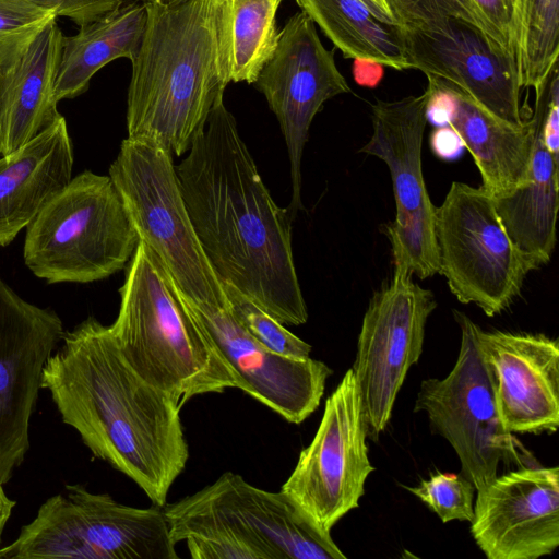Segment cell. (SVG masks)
<instances>
[{"mask_svg": "<svg viewBox=\"0 0 559 559\" xmlns=\"http://www.w3.org/2000/svg\"><path fill=\"white\" fill-rule=\"evenodd\" d=\"M139 237L109 176H75L27 226L26 266L48 283H91L122 270Z\"/></svg>", "mask_w": 559, "mask_h": 559, "instance_id": "6", "label": "cell"}, {"mask_svg": "<svg viewBox=\"0 0 559 559\" xmlns=\"http://www.w3.org/2000/svg\"><path fill=\"white\" fill-rule=\"evenodd\" d=\"M405 488L427 504L443 523L473 520L476 489L462 473L436 471L418 486Z\"/></svg>", "mask_w": 559, "mask_h": 559, "instance_id": "30", "label": "cell"}, {"mask_svg": "<svg viewBox=\"0 0 559 559\" xmlns=\"http://www.w3.org/2000/svg\"><path fill=\"white\" fill-rule=\"evenodd\" d=\"M163 509L126 506L67 485L48 498L0 559H177Z\"/></svg>", "mask_w": 559, "mask_h": 559, "instance_id": "8", "label": "cell"}, {"mask_svg": "<svg viewBox=\"0 0 559 559\" xmlns=\"http://www.w3.org/2000/svg\"><path fill=\"white\" fill-rule=\"evenodd\" d=\"M132 63L129 139L188 152L230 79L227 0H152Z\"/></svg>", "mask_w": 559, "mask_h": 559, "instance_id": "3", "label": "cell"}, {"mask_svg": "<svg viewBox=\"0 0 559 559\" xmlns=\"http://www.w3.org/2000/svg\"><path fill=\"white\" fill-rule=\"evenodd\" d=\"M15 501L8 497L3 490V485L0 484V547L2 544V535L4 527L11 518L12 511L15 507Z\"/></svg>", "mask_w": 559, "mask_h": 559, "instance_id": "37", "label": "cell"}, {"mask_svg": "<svg viewBox=\"0 0 559 559\" xmlns=\"http://www.w3.org/2000/svg\"><path fill=\"white\" fill-rule=\"evenodd\" d=\"M295 1L345 58L408 69L396 25L378 21L361 0Z\"/></svg>", "mask_w": 559, "mask_h": 559, "instance_id": "25", "label": "cell"}, {"mask_svg": "<svg viewBox=\"0 0 559 559\" xmlns=\"http://www.w3.org/2000/svg\"><path fill=\"white\" fill-rule=\"evenodd\" d=\"M64 335L60 317L21 298L0 278V484L29 449L44 368Z\"/></svg>", "mask_w": 559, "mask_h": 559, "instance_id": "15", "label": "cell"}, {"mask_svg": "<svg viewBox=\"0 0 559 559\" xmlns=\"http://www.w3.org/2000/svg\"><path fill=\"white\" fill-rule=\"evenodd\" d=\"M64 35L56 19L17 62L0 72V154H9L51 126L57 110L55 84Z\"/></svg>", "mask_w": 559, "mask_h": 559, "instance_id": "21", "label": "cell"}, {"mask_svg": "<svg viewBox=\"0 0 559 559\" xmlns=\"http://www.w3.org/2000/svg\"><path fill=\"white\" fill-rule=\"evenodd\" d=\"M499 47L507 53L514 56L512 44V21L515 0H473Z\"/></svg>", "mask_w": 559, "mask_h": 559, "instance_id": "32", "label": "cell"}, {"mask_svg": "<svg viewBox=\"0 0 559 559\" xmlns=\"http://www.w3.org/2000/svg\"><path fill=\"white\" fill-rule=\"evenodd\" d=\"M503 428L555 433L559 426V342L544 334L476 330Z\"/></svg>", "mask_w": 559, "mask_h": 559, "instance_id": "19", "label": "cell"}, {"mask_svg": "<svg viewBox=\"0 0 559 559\" xmlns=\"http://www.w3.org/2000/svg\"><path fill=\"white\" fill-rule=\"evenodd\" d=\"M365 5L369 9L371 14L380 22L396 25L394 17L392 16L384 0H361Z\"/></svg>", "mask_w": 559, "mask_h": 559, "instance_id": "36", "label": "cell"}, {"mask_svg": "<svg viewBox=\"0 0 559 559\" xmlns=\"http://www.w3.org/2000/svg\"><path fill=\"white\" fill-rule=\"evenodd\" d=\"M453 314L461 330L456 362L445 378L421 381L414 412L425 413L431 431L451 444L461 473L477 492L499 475L502 464L535 466V460L501 424L492 373L477 342L478 325L463 312Z\"/></svg>", "mask_w": 559, "mask_h": 559, "instance_id": "9", "label": "cell"}, {"mask_svg": "<svg viewBox=\"0 0 559 559\" xmlns=\"http://www.w3.org/2000/svg\"><path fill=\"white\" fill-rule=\"evenodd\" d=\"M175 168L193 228L219 282L283 324L306 323L292 247L294 219L270 194L223 97Z\"/></svg>", "mask_w": 559, "mask_h": 559, "instance_id": "1", "label": "cell"}, {"mask_svg": "<svg viewBox=\"0 0 559 559\" xmlns=\"http://www.w3.org/2000/svg\"><path fill=\"white\" fill-rule=\"evenodd\" d=\"M283 0H227L231 82H255L272 57L280 31L276 13Z\"/></svg>", "mask_w": 559, "mask_h": 559, "instance_id": "26", "label": "cell"}, {"mask_svg": "<svg viewBox=\"0 0 559 559\" xmlns=\"http://www.w3.org/2000/svg\"><path fill=\"white\" fill-rule=\"evenodd\" d=\"M396 25L421 27L460 20L479 28L497 46L491 29L473 0H384ZM507 53V52H506ZM509 55V53H508Z\"/></svg>", "mask_w": 559, "mask_h": 559, "instance_id": "31", "label": "cell"}, {"mask_svg": "<svg viewBox=\"0 0 559 559\" xmlns=\"http://www.w3.org/2000/svg\"><path fill=\"white\" fill-rule=\"evenodd\" d=\"M173 156L158 144L127 138L109 177L139 241L153 251L181 296L192 304L227 307L189 216Z\"/></svg>", "mask_w": 559, "mask_h": 559, "instance_id": "7", "label": "cell"}, {"mask_svg": "<svg viewBox=\"0 0 559 559\" xmlns=\"http://www.w3.org/2000/svg\"><path fill=\"white\" fill-rule=\"evenodd\" d=\"M145 21V3L130 0L81 25L76 34L64 36L55 84L57 102L83 94L93 75L107 63L118 58L132 61Z\"/></svg>", "mask_w": 559, "mask_h": 559, "instance_id": "24", "label": "cell"}, {"mask_svg": "<svg viewBox=\"0 0 559 559\" xmlns=\"http://www.w3.org/2000/svg\"><path fill=\"white\" fill-rule=\"evenodd\" d=\"M57 17L53 10L34 0H0V72L12 68Z\"/></svg>", "mask_w": 559, "mask_h": 559, "instance_id": "29", "label": "cell"}, {"mask_svg": "<svg viewBox=\"0 0 559 559\" xmlns=\"http://www.w3.org/2000/svg\"><path fill=\"white\" fill-rule=\"evenodd\" d=\"M183 300L214 349L239 378L241 391L292 424L302 423L318 408L333 372L328 365L311 357L272 353L240 325L228 306Z\"/></svg>", "mask_w": 559, "mask_h": 559, "instance_id": "17", "label": "cell"}, {"mask_svg": "<svg viewBox=\"0 0 559 559\" xmlns=\"http://www.w3.org/2000/svg\"><path fill=\"white\" fill-rule=\"evenodd\" d=\"M254 84L276 116L287 146L292 180L287 210L294 219L304 209L301 158L311 122L326 100L352 90L335 63L334 51L323 46L304 11L290 16L280 31L277 46Z\"/></svg>", "mask_w": 559, "mask_h": 559, "instance_id": "14", "label": "cell"}, {"mask_svg": "<svg viewBox=\"0 0 559 559\" xmlns=\"http://www.w3.org/2000/svg\"><path fill=\"white\" fill-rule=\"evenodd\" d=\"M408 69L445 80L496 116L521 124L515 58L476 26L447 20L429 26L396 25Z\"/></svg>", "mask_w": 559, "mask_h": 559, "instance_id": "16", "label": "cell"}, {"mask_svg": "<svg viewBox=\"0 0 559 559\" xmlns=\"http://www.w3.org/2000/svg\"><path fill=\"white\" fill-rule=\"evenodd\" d=\"M430 146L436 156L443 160L457 159L464 148L459 134L450 127H435L430 136Z\"/></svg>", "mask_w": 559, "mask_h": 559, "instance_id": "34", "label": "cell"}, {"mask_svg": "<svg viewBox=\"0 0 559 559\" xmlns=\"http://www.w3.org/2000/svg\"><path fill=\"white\" fill-rule=\"evenodd\" d=\"M436 308L431 290L397 272L369 301L352 369L372 441L385 430L405 377L420 358L426 324Z\"/></svg>", "mask_w": 559, "mask_h": 559, "instance_id": "13", "label": "cell"}, {"mask_svg": "<svg viewBox=\"0 0 559 559\" xmlns=\"http://www.w3.org/2000/svg\"><path fill=\"white\" fill-rule=\"evenodd\" d=\"M51 10L57 16L68 17L81 26L119 8L127 0H34Z\"/></svg>", "mask_w": 559, "mask_h": 559, "instance_id": "33", "label": "cell"}, {"mask_svg": "<svg viewBox=\"0 0 559 559\" xmlns=\"http://www.w3.org/2000/svg\"><path fill=\"white\" fill-rule=\"evenodd\" d=\"M547 83L548 80L534 90L535 133L528 179L506 193L492 197L506 233L534 270L548 263L551 258L559 207V160L547 150L542 134Z\"/></svg>", "mask_w": 559, "mask_h": 559, "instance_id": "22", "label": "cell"}, {"mask_svg": "<svg viewBox=\"0 0 559 559\" xmlns=\"http://www.w3.org/2000/svg\"><path fill=\"white\" fill-rule=\"evenodd\" d=\"M41 389L95 457L134 481L154 506L166 504L189 459L181 406L129 365L110 325L90 317L64 332Z\"/></svg>", "mask_w": 559, "mask_h": 559, "instance_id": "2", "label": "cell"}, {"mask_svg": "<svg viewBox=\"0 0 559 559\" xmlns=\"http://www.w3.org/2000/svg\"><path fill=\"white\" fill-rule=\"evenodd\" d=\"M374 467L368 456L360 394L348 369L326 399L318 430L282 489L323 533L359 507Z\"/></svg>", "mask_w": 559, "mask_h": 559, "instance_id": "12", "label": "cell"}, {"mask_svg": "<svg viewBox=\"0 0 559 559\" xmlns=\"http://www.w3.org/2000/svg\"><path fill=\"white\" fill-rule=\"evenodd\" d=\"M435 234L440 272L462 304H475L488 317L506 310L534 270L510 240L481 186L453 181L436 207Z\"/></svg>", "mask_w": 559, "mask_h": 559, "instance_id": "10", "label": "cell"}, {"mask_svg": "<svg viewBox=\"0 0 559 559\" xmlns=\"http://www.w3.org/2000/svg\"><path fill=\"white\" fill-rule=\"evenodd\" d=\"M514 53L521 88L547 81L558 66L559 0H527Z\"/></svg>", "mask_w": 559, "mask_h": 559, "instance_id": "27", "label": "cell"}, {"mask_svg": "<svg viewBox=\"0 0 559 559\" xmlns=\"http://www.w3.org/2000/svg\"><path fill=\"white\" fill-rule=\"evenodd\" d=\"M162 509L174 543L194 559H346L287 493L233 472Z\"/></svg>", "mask_w": 559, "mask_h": 559, "instance_id": "5", "label": "cell"}, {"mask_svg": "<svg viewBox=\"0 0 559 559\" xmlns=\"http://www.w3.org/2000/svg\"><path fill=\"white\" fill-rule=\"evenodd\" d=\"M0 156H1V154H0Z\"/></svg>", "mask_w": 559, "mask_h": 559, "instance_id": "40", "label": "cell"}, {"mask_svg": "<svg viewBox=\"0 0 559 559\" xmlns=\"http://www.w3.org/2000/svg\"><path fill=\"white\" fill-rule=\"evenodd\" d=\"M429 90L396 100L372 105V134L359 150L383 160L391 175L395 219L385 226L394 271L426 280L439 274L435 234L436 206L427 191L421 167V146L428 123Z\"/></svg>", "mask_w": 559, "mask_h": 559, "instance_id": "11", "label": "cell"}, {"mask_svg": "<svg viewBox=\"0 0 559 559\" xmlns=\"http://www.w3.org/2000/svg\"><path fill=\"white\" fill-rule=\"evenodd\" d=\"M472 536L488 559H537L559 546V468L523 466L477 491Z\"/></svg>", "mask_w": 559, "mask_h": 559, "instance_id": "18", "label": "cell"}, {"mask_svg": "<svg viewBox=\"0 0 559 559\" xmlns=\"http://www.w3.org/2000/svg\"><path fill=\"white\" fill-rule=\"evenodd\" d=\"M383 67L374 61L355 59L353 72L356 83L366 87L377 86L383 76Z\"/></svg>", "mask_w": 559, "mask_h": 559, "instance_id": "35", "label": "cell"}, {"mask_svg": "<svg viewBox=\"0 0 559 559\" xmlns=\"http://www.w3.org/2000/svg\"><path fill=\"white\" fill-rule=\"evenodd\" d=\"M527 0H515L514 4V13H513V21H512V44L513 49L515 47L516 38L519 35V31L521 27V23L523 20V15L525 12Z\"/></svg>", "mask_w": 559, "mask_h": 559, "instance_id": "38", "label": "cell"}, {"mask_svg": "<svg viewBox=\"0 0 559 559\" xmlns=\"http://www.w3.org/2000/svg\"><path fill=\"white\" fill-rule=\"evenodd\" d=\"M138 1H141V2H148V1H152V0H138Z\"/></svg>", "mask_w": 559, "mask_h": 559, "instance_id": "39", "label": "cell"}, {"mask_svg": "<svg viewBox=\"0 0 559 559\" xmlns=\"http://www.w3.org/2000/svg\"><path fill=\"white\" fill-rule=\"evenodd\" d=\"M119 292V312L110 329L126 360L147 383L180 406L197 395L241 390L159 260L141 241Z\"/></svg>", "mask_w": 559, "mask_h": 559, "instance_id": "4", "label": "cell"}, {"mask_svg": "<svg viewBox=\"0 0 559 559\" xmlns=\"http://www.w3.org/2000/svg\"><path fill=\"white\" fill-rule=\"evenodd\" d=\"M73 153L66 120L0 156V246H7L72 179Z\"/></svg>", "mask_w": 559, "mask_h": 559, "instance_id": "20", "label": "cell"}, {"mask_svg": "<svg viewBox=\"0 0 559 559\" xmlns=\"http://www.w3.org/2000/svg\"><path fill=\"white\" fill-rule=\"evenodd\" d=\"M442 81L455 98L448 126L459 134L471 153L481 176V187L496 197L525 182L534 143V118L521 124L509 122L460 87Z\"/></svg>", "mask_w": 559, "mask_h": 559, "instance_id": "23", "label": "cell"}, {"mask_svg": "<svg viewBox=\"0 0 559 559\" xmlns=\"http://www.w3.org/2000/svg\"><path fill=\"white\" fill-rule=\"evenodd\" d=\"M222 286L231 314L261 345L284 357H310L311 345L293 334L283 323L233 286Z\"/></svg>", "mask_w": 559, "mask_h": 559, "instance_id": "28", "label": "cell"}]
</instances>
